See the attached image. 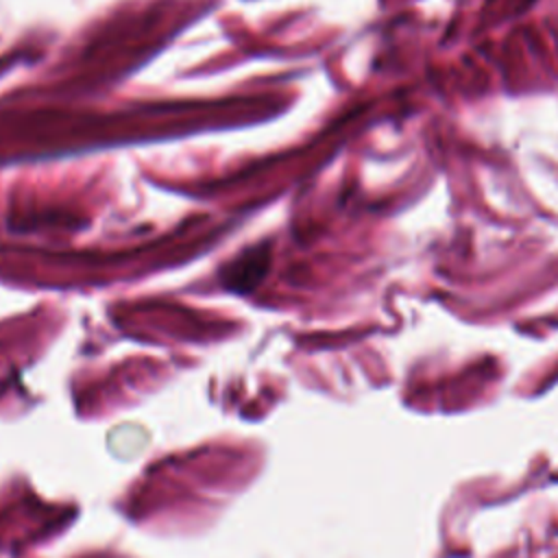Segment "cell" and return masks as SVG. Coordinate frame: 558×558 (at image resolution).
Here are the masks:
<instances>
[{
  "instance_id": "1",
  "label": "cell",
  "mask_w": 558,
  "mask_h": 558,
  "mask_svg": "<svg viewBox=\"0 0 558 558\" xmlns=\"http://www.w3.org/2000/svg\"><path fill=\"white\" fill-rule=\"evenodd\" d=\"M268 266H270V251H268V244L262 242V244L248 246L238 257H233L220 270V281L225 288L246 294L255 290V286L264 279Z\"/></svg>"
}]
</instances>
